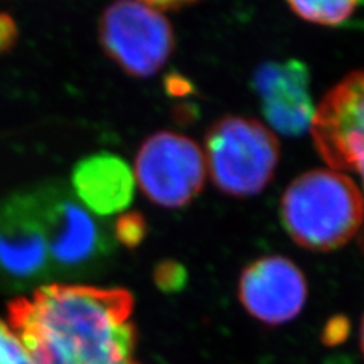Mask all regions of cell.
Instances as JSON below:
<instances>
[{"label": "cell", "instance_id": "obj_3", "mask_svg": "<svg viewBox=\"0 0 364 364\" xmlns=\"http://www.w3.org/2000/svg\"><path fill=\"white\" fill-rule=\"evenodd\" d=\"M279 161L277 135L261 122L245 116H225L205 135L207 170L225 195L249 198L263 191Z\"/></svg>", "mask_w": 364, "mask_h": 364}, {"label": "cell", "instance_id": "obj_19", "mask_svg": "<svg viewBox=\"0 0 364 364\" xmlns=\"http://www.w3.org/2000/svg\"><path fill=\"white\" fill-rule=\"evenodd\" d=\"M360 348H361L363 357H364V316L361 318V325H360Z\"/></svg>", "mask_w": 364, "mask_h": 364}, {"label": "cell", "instance_id": "obj_2", "mask_svg": "<svg viewBox=\"0 0 364 364\" xmlns=\"http://www.w3.org/2000/svg\"><path fill=\"white\" fill-rule=\"evenodd\" d=\"M279 215L296 245L314 252H331L361 230L364 199L348 175L314 168L296 178L284 191Z\"/></svg>", "mask_w": 364, "mask_h": 364}, {"label": "cell", "instance_id": "obj_12", "mask_svg": "<svg viewBox=\"0 0 364 364\" xmlns=\"http://www.w3.org/2000/svg\"><path fill=\"white\" fill-rule=\"evenodd\" d=\"M301 18L323 26H338L354 13L361 0H287Z\"/></svg>", "mask_w": 364, "mask_h": 364}, {"label": "cell", "instance_id": "obj_15", "mask_svg": "<svg viewBox=\"0 0 364 364\" xmlns=\"http://www.w3.org/2000/svg\"><path fill=\"white\" fill-rule=\"evenodd\" d=\"M0 364H33L26 348L2 318H0Z\"/></svg>", "mask_w": 364, "mask_h": 364}, {"label": "cell", "instance_id": "obj_9", "mask_svg": "<svg viewBox=\"0 0 364 364\" xmlns=\"http://www.w3.org/2000/svg\"><path fill=\"white\" fill-rule=\"evenodd\" d=\"M238 299L258 322L284 325L304 310L309 286L302 270L282 255H266L247 264L238 279Z\"/></svg>", "mask_w": 364, "mask_h": 364}, {"label": "cell", "instance_id": "obj_6", "mask_svg": "<svg viewBox=\"0 0 364 364\" xmlns=\"http://www.w3.org/2000/svg\"><path fill=\"white\" fill-rule=\"evenodd\" d=\"M49 278L50 234L36 188L0 205V286L20 290Z\"/></svg>", "mask_w": 364, "mask_h": 364}, {"label": "cell", "instance_id": "obj_4", "mask_svg": "<svg viewBox=\"0 0 364 364\" xmlns=\"http://www.w3.org/2000/svg\"><path fill=\"white\" fill-rule=\"evenodd\" d=\"M100 44L123 72L149 77L161 70L175 49L170 21L140 0H116L99 23Z\"/></svg>", "mask_w": 364, "mask_h": 364}, {"label": "cell", "instance_id": "obj_14", "mask_svg": "<svg viewBox=\"0 0 364 364\" xmlns=\"http://www.w3.org/2000/svg\"><path fill=\"white\" fill-rule=\"evenodd\" d=\"M112 234L117 243H122L127 247H134L144 240L146 220L140 213L123 214L114 225Z\"/></svg>", "mask_w": 364, "mask_h": 364}, {"label": "cell", "instance_id": "obj_11", "mask_svg": "<svg viewBox=\"0 0 364 364\" xmlns=\"http://www.w3.org/2000/svg\"><path fill=\"white\" fill-rule=\"evenodd\" d=\"M73 195L96 215L117 214L134 200L135 176L124 159L108 152L79 161L72 173Z\"/></svg>", "mask_w": 364, "mask_h": 364}, {"label": "cell", "instance_id": "obj_10", "mask_svg": "<svg viewBox=\"0 0 364 364\" xmlns=\"http://www.w3.org/2000/svg\"><path fill=\"white\" fill-rule=\"evenodd\" d=\"M254 88L270 127L289 136L310 131L316 107L310 95V70L298 60L269 61L257 67Z\"/></svg>", "mask_w": 364, "mask_h": 364}, {"label": "cell", "instance_id": "obj_1", "mask_svg": "<svg viewBox=\"0 0 364 364\" xmlns=\"http://www.w3.org/2000/svg\"><path fill=\"white\" fill-rule=\"evenodd\" d=\"M33 364H136L134 298L124 289L50 282L8 305Z\"/></svg>", "mask_w": 364, "mask_h": 364}, {"label": "cell", "instance_id": "obj_8", "mask_svg": "<svg viewBox=\"0 0 364 364\" xmlns=\"http://www.w3.org/2000/svg\"><path fill=\"white\" fill-rule=\"evenodd\" d=\"M310 132L323 161L337 172H354L364 188V70L352 72L328 91ZM360 243L364 249V230Z\"/></svg>", "mask_w": 364, "mask_h": 364}, {"label": "cell", "instance_id": "obj_5", "mask_svg": "<svg viewBox=\"0 0 364 364\" xmlns=\"http://www.w3.org/2000/svg\"><path fill=\"white\" fill-rule=\"evenodd\" d=\"M50 234L55 278L76 277L97 269L114 252L116 238L64 187H40Z\"/></svg>", "mask_w": 364, "mask_h": 364}, {"label": "cell", "instance_id": "obj_16", "mask_svg": "<svg viewBox=\"0 0 364 364\" xmlns=\"http://www.w3.org/2000/svg\"><path fill=\"white\" fill-rule=\"evenodd\" d=\"M166 88L170 95L176 96H186L193 90L191 84L187 82L182 76H168L166 79Z\"/></svg>", "mask_w": 364, "mask_h": 364}, {"label": "cell", "instance_id": "obj_7", "mask_svg": "<svg viewBox=\"0 0 364 364\" xmlns=\"http://www.w3.org/2000/svg\"><path fill=\"white\" fill-rule=\"evenodd\" d=\"M135 181L144 195L164 208L188 205L203 188L207 163L199 144L186 135L161 131L141 144Z\"/></svg>", "mask_w": 364, "mask_h": 364}, {"label": "cell", "instance_id": "obj_13", "mask_svg": "<svg viewBox=\"0 0 364 364\" xmlns=\"http://www.w3.org/2000/svg\"><path fill=\"white\" fill-rule=\"evenodd\" d=\"M156 287L164 293H176L186 287L188 275L186 267L178 261L164 259L154 270Z\"/></svg>", "mask_w": 364, "mask_h": 364}, {"label": "cell", "instance_id": "obj_20", "mask_svg": "<svg viewBox=\"0 0 364 364\" xmlns=\"http://www.w3.org/2000/svg\"><path fill=\"white\" fill-rule=\"evenodd\" d=\"M361 4H364V0H361Z\"/></svg>", "mask_w": 364, "mask_h": 364}, {"label": "cell", "instance_id": "obj_18", "mask_svg": "<svg viewBox=\"0 0 364 364\" xmlns=\"http://www.w3.org/2000/svg\"><path fill=\"white\" fill-rule=\"evenodd\" d=\"M14 37V26L9 18L0 16V49L11 44Z\"/></svg>", "mask_w": 364, "mask_h": 364}, {"label": "cell", "instance_id": "obj_17", "mask_svg": "<svg viewBox=\"0 0 364 364\" xmlns=\"http://www.w3.org/2000/svg\"><path fill=\"white\" fill-rule=\"evenodd\" d=\"M140 2L159 11V9H179L195 2H199V0H140Z\"/></svg>", "mask_w": 364, "mask_h": 364}]
</instances>
